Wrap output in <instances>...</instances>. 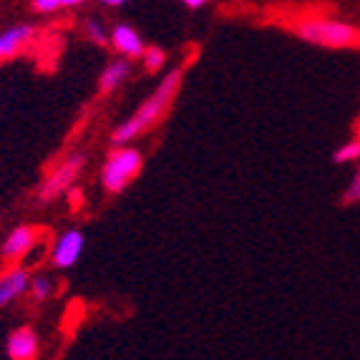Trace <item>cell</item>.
I'll return each instance as SVG.
<instances>
[{"label": "cell", "mask_w": 360, "mask_h": 360, "mask_svg": "<svg viewBox=\"0 0 360 360\" xmlns=\"http://www.w3.org/2000/svg\"><path fill=\"white\" fill-rule=\"evenodd\" d=\"M297 36L302 41L320 46V49H353L360 43V30L353 28L350 23L330 18H318V20H305L297 28Z\"/></svg>", "instance_id": "3"}, {"label": "cell", "mask_w": 360, "mask_h": 360, "mask_svg": "<svg viewBox=\"0 0 360 360\" xmlns=\"http://www.w3.org/2000/svg\"><path fill=\"white\" fill-rule=\"evenodd\" d=\"M53 292H56V283L51 280L49 275H36V277H30L28 295H30V297H33L36 302H46Z\"/></svg>", "instance_id": "12"}, {"label": "cell", "mask_w": 360, "mask_h": 360, "mask_svg": "<svg viewBox=\"0 0 360 360\" xmlns=\"http://www.w3.org/2000/svg\"><path fill=\"white\" fill-rule=\"evenodd\" d=\"M63 3V8H76V6H84V3H89V0H60Z\"/></svg>", "instance_id": "20"}, {"label": "cell", "mask_w": 360, "mask_h": 360, "mask_svg": "<svg viewBox=\"0 0 360 360\" xmlns=\"http://www.w3.org/2000/svg\"><path fill=\"white\" fill-rule=\"evenodd\" d=\"M30 8L36 13H56L63 8L60 0H30Z\"/></svg>", "instance_id": "17"}, {"label": "cell", "mask_w": 360, "mask_h": 360, "mask_svg": "<svg viewBox=\"0 0 360 360\" xmlns=\"http://www.w3.org/2000/svg\"><path fill=\"white\" fill-rule=\"evenodd\" d=\"M340 202H342V205H355V202H360V167H358V172L353 174V179H350V184L345 186V192H342Z\"/></svg>", "instance_id": "15"}, {"label": "cell", "mask_w": 360, "mask_h": 360, "mask_svg": "<svg viewBox=\"0 0 360 360\" xmlns=\"http://www.w3.org/2000/svg\"><path fill=\"white\" fill-rule=\"evenodd\" d=\"M30 288V272L28 267L18 264L13 270L0 275V307H8L11 302H15L20 295H25Z\"/></svg>", "instance_id": "8"}, {"label": "cell", "mask_w": 360, "mask_h": 360, "mask_svg": "<svg viewBox=\"0 0 360 360\" xmlns=\"http://www.w3.org/2000/svg\"><path fill=\"white\" fill-rule=\"evenodd\" d=\"M129 76H131V58L124 56V58L111 60V63L101 71V76H98V94L106 96V94L116 91L119 86L127 84Z\"/></svg>", "instance_id": "11"}, {"label": "cell", "mask_w": 360, "mask_h": 360, "mask_svg": "<svg viewBox=\"0 0 360 360\" xmlns=\"http://www.w3.org/2000/svg\"><path fill=\"white\" fill-rule=\"evenodd\" d=\"M141 60H144L146 71H159V68L164 66V60H167V53H164L159 46H146Z\"/></svg>", "instance_id": "14"}, {"label": "cell", "mask_w": 360, "mask_h": 360, "mask_svg": "<svg viewBox=\"0 0 360 360\" xmlns=\"http://www.w3.org/2000/svg\"><path fill=\"white\" fill-rule=\"evenodd\" d=\"M103 6H108V8H121V6H127L129 0H101Z\"/></svg>", "instance_id": "19"}, {"label": "cell", "mask_w": 360, "mask_h": 360, "mask_svg": "<svg viewBox=\"0 0 360 360\" xmlns=\"http://www.w3.org/2000/svg\"><path fill=\"white\" fill-rule=\"evenodd\" d=\"M86 250V234L81 229H66V232H60L53 242V250H51V264H53V270L66 272L71 270L73 264L81 259Z\"/></svg>", "instance_id": "5"}, {"label": "cell", "mask_w": 360, "mask_h": 360, "mask_svg": "<svg viewBox=\"0 0 360 360\" xmlns=\"http://www.w3.org/2000/svg\"><path fill=\"white\" fill-rule=\"evenodd\" d=\"M38 348H41L38 333L30 325H23V328L11 333L6 342V355L11 360H33L38 358Z\"/></svg>", "instance_id": "7"}, {"label": "cell", "mask_w": 360, "mask_h": 360, "mask_svg": "<svg viewBox=\"0 0 360 360\" xmlns=\"http://www.w3.org/2000/svg\"><path fill=\"white\" fill-rule=\"evenodd\" d=\"M111 46L119 51L121 56L127 58H141L146 51L144 38L139 36V30H134L129 23H116L114 30H111Z\"/></svg>", "instance_id": "9"}, {"label": "cell", "mask_w": 360, "mask_h": 360, "mask_svg": "<svg viewBox=\"0 0 360 360\" xmlns=\"http://www.w3.org/2000/svg\"><path fill=\"white\" fill-rule=\"evenodd\" d=\"M38 240H41V234H38V229L33 227V224H18V227L13 229L6 240H3L0 255H3V259L18 262V259H23L25 255L36 247Z\"/></svg>", "instance_id": "6"}, {"label": "cell", "mask_w": 360, "mask_h": 360, "mask_svg": "<svg viewBox=\"0 0 360 360\" xmlns=\"http://www.w3.org/2000/svg\"><path fill=\"white\" fill-rule=\"evenodd\" d=\"M186 8H192V11H199V8H205L207 6V0H181Z\"/></svg>", "instance_id": "18"}, {"label": "cell", "mask_w": 360, "mask_h": 360, "mask_svg": "<svg viewBox=\"0 0 360 360\" xmlns=\"http://www.w3.org/2000/svg\"><path fill=\"white\" fill-rule=\"evenodd\" d=\"M181 78H184V71H181V68H172V71L164 73L159 86L151 91V96L144 98L141 106H139L127 121H121L119 127L114 129V134H111V144L114 146L131 144L136 136H141V134H146L149 129H154L156 124L162 121V116L169 111V106H172V101L176 98V94H179Z\"/></svg>", "instance_id": "1"}, {"label": "cell", "mask_w": 360, "mask_h": 360, "mask_svg": "<svg viewBox=\"0 0 360 360\" xmlns=\"http://www.w3.org/2000/svg\"><path fill=\"white\" fill-rule=\"evenodd\" d=\"M84 169H86V154H81V151H76V154H71L68 159H63V162L49 174V179L43 181L38 199H41V202H56L58 197H63L68 189L76 186L78 176L84 174Z\"/></svg>", "instance_id": "4"}, {"label": "cell", "mask_w": 360, "mask_h": 360, "mask_svg": "<svg viewBox=\"0 0 360 360\" xmlns=\"http://www.w3.org/2000/svg\"><path fill=\"white\" fill-rule=\"evenodd\" d=\"M84 30H86V36L91 38V41L96 43V46H106L111 38L103 33V28H101V23H96V20H86V25H84Z\"/></svg>", "instance_id": "16"}, {"label": "cell", "mask_w": 360, "mask_h": 360, "mask_svg": "<svg viewBox=\"0 0 360 360\" xmlns=\"http://www.w3.org/2000/svg\"><path fill=\"white\" fill-rule=\"evenodd\" d=\"M144 167V154L136 146H114V151L106 156L101 167V184L108 194H121L141 174Z\"/></svg>", "instance_id": "2"}, {"label": "cell", "mask_w": 360, "mask_h": 360, "mask_svg": "<svg viewBox=\"0 0 360 360\" xmlns=\"http://www.w3.org/2000/svg\"><path fill=\"white\" fill-rule=\"evenodd\" d=\"M333 162H335V164L360 162V139H353V141H348V144H342L340 149L333 154Z\"/></svg>", "instance_id": "13"}, {"label": "cell", "mask_w": 360, "mask_h": 360, "mask_svg": "<svg viewBox=\"0 0 360 360\" xmlns=\"http://www.w3.org/2000/svg\"><path fill=\"white\" fill-rule=\"evenodd\" d=\"M36 33L38 30L33 23H20V25H13V28L3 30V33H0V60L13 58L15 53H20V51L36 38Z\"/></svg>", "instance_id": "10"}]
</instances>
